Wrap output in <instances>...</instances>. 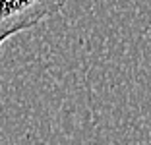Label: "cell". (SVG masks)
<instances>
[{
	"label": "cell",
	"instance_id": "6da1fadb",
	"mask_svg": "<svg viewBox=\"0 0 151 145\" xmlns=\"http://www.w3.org/2000/svg\"><path fill=\"white\" fill-rule=\"evenodd\" d=\"M66 4L68 0H0V48L12 35L37 27Z\"/></svg>",
	"mask_w": 151,
	"mask_h": 145
}]
</instances>
